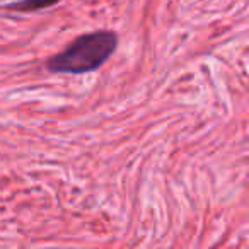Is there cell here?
Returning <instances> with one entry per match:
<instances>
[{
  "label": "cell",
  "mask_w": 249,
  "mask_h": 249,
  "mask_svg": "<svg viewBox=\"0 0 249 249\" xmlns=\"http://www.w3.org/2000/svg\"><path fill=\"white\" fill-rule=\"evenodd\" d=\"M62 0H19L14 4L7 5L9 11H19V12H33V11H41V9L52 7V5L58 4Z\"/></svg>",
  "instance_id": "obj_2"
},
{
  "label": "cell",
  "mask_w": 249,
  "mask_h": 249,
  "mask_svg": "<svg viewBox=\"0 0 249 249\" xmlns=\"http://www.w3.org/2000/svg\"><path fill=\"white\" fill-rule=\"evenodd\" d=\"M118 36L113 31H94L72 41L62 53L52 56L46 69L53 73H86L97 70L116 52Z\"/></svg>",
  "instance_id": "obj_1"
}]
</instances>
